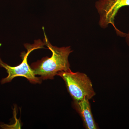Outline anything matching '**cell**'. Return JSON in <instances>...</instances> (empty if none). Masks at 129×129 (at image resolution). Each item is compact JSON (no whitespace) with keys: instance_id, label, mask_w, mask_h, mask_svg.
Wrapping results in <instances>:
<instances>
[{"instance_id":"1","label":"cell","mask_w":129,"mask_h":129,"mask_svg":"<svg viewBox=\"0 0 129 129\" xmlns=\"http://www.w3.org/2000/svg\"><path fill=\"white\" fill-rule=\"evenodd\" d=\"M44 32L45 38L43 42L52 52V55L50 57H46L33 63L30 67L35 75L40 76L42 80L53 79L58 72L70 69L68 57L73 51L70 46L58 47L53 46Z\"/></svg>"},{"instance_id":"2","label":"cell","mask_w":129,"mask_h":129,"mask_svg":"<svg viewBox=\"0 0 129 129\" xmlns=\"http://www.w3.org/2000/svg\"><path fill=\"white\" fill-rule=\"evenodd\" d=\"M45 45L44 42L40 39L36 40L34 44H24V46L27 50V52L25 53V52H23L21 53V56L22 59V61L21 64L16 67H11L5 63L0 58V67L5 69L8 74L7 77L2 79L1 81V84L9 83L14 78L19 76L26 78L32 84H41V79L35 75L32 68L28 63L27 58L32 51L44 48Z\"/></svg>"},{"instance_id":"3","label":"cell","mask_w":129,"mask_h":129,"mask_svg":"<svg viewBox=\"0 0 129 129\" xmlns=\"http://www.w3.org/2000/svg\"><path fill=\"white\" fill-rule=\"evenodd\" d=\"M57 75L64 80L68 91L74 102L86 98L90 100L95 95L92 82L86 74L73 72L70 69L58 72Z\"/></svg>"},{"instance_id":"4","label":"cell","mask_w":129,"mask_h":129,"mask_svg":"<svg viewBox=\"0 0 129 129\" xmlns=\"http://www.w3.org/2000/svg\"><path fill=\"white\" fill-rule=\"evenodd\" d=\"M129 6V0H98L95 3L96 8L99 14V25L105 29L112 25L117 35L126 36V33L121 32L115 27L114 20L119 10L123 7Z\"/></svg>"},{"instance_id":"5","label":"cell","mask_w":129,"mask_h":129,"mask_svg":"<svg viewBox=\"0 0 129 129\" xmlns=\"http://www.w3.org/2000/svg\"><path fill=\"white\" fill-rule=\"evenodd\" d=\"M75 107L80 114L86 129H97L96 124L91 112L89 99L84 98L78 102H74Z\"/></svg>"},{"instance_id":"6","label":"cell","mask_w":129,"mask_h":129,"mask_svg":"<svg viewBox=\"0 0 129 129\" xmlns=\"http://www.w3.org/2000/svg\"><path fill=\"white\" fill-rule=\"evenodd\" d=\"M125 41H126L127 44L129 46V30L128 33L127 34L126 36H125Z\"/></svg>"}]
</instances>
